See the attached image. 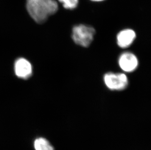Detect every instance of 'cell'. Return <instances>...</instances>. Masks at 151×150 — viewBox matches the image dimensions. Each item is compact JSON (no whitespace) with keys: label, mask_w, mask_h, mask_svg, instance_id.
Segmentation results:
<instances>
[{"label":"cell","mask_w":151,"mask_h":150,"mask_svg":"<svg viewBox=\"0 0 151 150\" xmlns=\"http://www.w3.org/2000/svg\"><path fill=\"white\" fill-rule=\"evenodd\" d=\"M26 9L34 21L41 24L56 12L58 4L54 0H27Z\"/></svg>","instance_id":"obj_1"},{"label":"cell","mask_w":151,"mask_h":150,"mask_svg":"<svg viewBox=\"0 0 151 150\" xmlns=\"http://www.w3.org/2000/svg\"><path fill=\"white\" fill-rule=\"evenodd\" d=\"M95 33L96 31L93 27L79 24L73 28L72 38L77 45L88 47L92 43Z\"/></svg>","instance_id":"obj_2"},{"label":"cell","mask_w":151,"mask_h":150,"mask_svg":"<svg viewBox=\"0 0 151 150\" xmlns=\"http://www.w3.org/2000/svg\"><path fill=\"white\" fill-rule=\"evenodd\" d=\"M103 79L106 86L111 90H123L128 85V77L124 73H107Z\"/></svg>","instance_id":"obj_3"},{"label":"cell","mask_w":151,"mask_h":150,"mask_svg":"<svg viewBox=\"0 0 151 150\" xmlns=\"http://www.w3.org/2000/svg\"><path fill=\"white\" fill-rule=\"evenodd\" d=\"M120 68L125 72H132L135 70L138 65L137 56L130 52L123 53L118 59Z\"/></svg>","instance_id":"obj_4"},{"label":"cell","mask_w":151,"mask_h":150,"mask_svg":"<svg viewBox=\"0 0 151 150\" xmlns=\"http://www.w3.org/2000/svg\"><path fill=\"white\" fill-rule=\"evenodd\" d=\"M14 67L15 74L18 78L21 79H29L32 75L33 69L32 64L26 59H17L15 61Z\"/></svg>","instance_id":"obj_5"},{"label":"cell","mask_w":151,"mask_h":150,"mask_svg":"<svg viewBox=\"0 0 151 150\" xmlns=\"http://www.w3.org/2000/svg\"><path fill=\"white\" fill-rule=\"evenodd\" d=\"M135 38L136 34L134 30L131 29H125L117 34V44L121 48H127L133 44Z\"/></svg>","instance_id":"obj_6"},{"label":"cell","mask_w":151,"mask_h":150,"mask_svg":"<svg viewBox=\"0 0 151 150\" xmlns=\"http://www.w3.org/2000/svg\"><path fill=\"white\" fill-rule=\"evenodd\" d=\"M34 147L35 150H54L50 142L43 137L36 139L34 141Z\"/></svg>","instance_id":"obj_7"},{"label":"cell","mask_w":151,"mask_h":150,"mask_svg":"<svg viewBox=\"0 0 151 150\" xmlns=\"http://www.w3.org/2000/svg\"><path fill=\"white\" fill-rule=\"evenodd\" d=\"M59 1L63 4L65 8L70 9H75L78 3V0H59Z\"/></svg>","instance_id":"obj_8"},{"label":"cell","mask_w":151,"mask_h":150,"mask_svg":"<svg viewBox=\"0 0 151 150\" xmlns=\"http://www.w3.org/2000/svg\"><path fill=\"white\" fill-rule=\"evenodd\" d=\"M91 1H104V0H91Z\"/></svg>","instance_id":"obj_9"}]
</instances>
